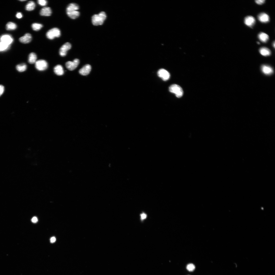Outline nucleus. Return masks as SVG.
Wrapping results in <instances>:
<instances>
[{"label": "nucleus", "instance_id": "obj_1", "mask_svg": "<svg viewBox=\"0 0 275 275\" xmlns=\"http://www.w3.org/2000/svg\"><path fill=\"white\" fill-rule=\"evenodd\" d=\"M79 9V6L75 3L69 4L66 8V13L68 16L73 19H75L79 17V12L77 10Z\"/></svg>", "mask_w": 275, "mask_h": 275}, {"label": "nucleus", "instance_id": "obj_2", "mask_svg": "<svg viewBox=\"0 0 275 275\" xmlns=\"http://www.w3.org/2000/svg\"><path fill=\"white\" fill-rule=\"evenodd\" d=\"M106 17L105 13L102 12L98 14H95L93 16L92 18V22L94 26L102 25L106 19Z\"/></svg>", "mask_w": 275, "mask_h": 275}, {"label": "nucleus", "instance_id": "obj_3", "mask_svg": "<svg viewBox=\"0 0 275 275\" xmlns=\"http://www.w3.org/2000/svg\"><path fill=\"white\" fill-rule=\"evenodd\" d=\"M169 90L170 92L175 94L176 96L178 98L182 97L183 95V92L182 89L179 86L176 84L171 85L169 87Z\"/></svg>", "mask_w": 275, "mask_h": 275}, {"label": "nucleus", "instance_id": "obj_4", "mask_svg": "<svg viewBox=\"0 0 275 275\" xmlns=\"http://www.w3.org/2000/svg\"><path fill=\"white\" fill-rule=\"evenodd\" d=\"M61 35V31L59 29L55 28L48 31L46 34V36L48 39L53 40L55 38L60 37Z\"/></svg>", "mask_w": 275, "mask_h": 275}, {"label": "nucleus", "instance_id": "obj_5", "mask_svg": "<svg viewBox=\"0 0 275 275\" xmlns=\"http://www.w3.org/2000/svg\"><path fill=\"white\" fill-rule=\"evenodd\" d=\"M35 63L36 68L39 71H44L47 68L48 63L47 62L44 60H38L36 61Z\"/></svg>", "mask_w": 275, "mask_h": 275}, {"label": "nucleus", "instance_id": "obj_6", "mask_svg": "<svg viewBox=\"0 0 275 275\" xmlns=\"http://www.w3.org/2000/svg\"><path fill=\"white\" fill-rule=\"evenodd\" d=\"M71 47V44L69 42H67L63 45L60 48L59 51L60 55L62 57L65 56L67 53V52L70 50Z\"/></svg>", "mask_w": 275, "mask_h": 275}, {"label": "nucleus", "instance_id": "obj_7", "mask_svg": "<svg viewBox=\"0 0 275 275\" xmlns=\"http://www.w3.org/2000/svg\"><path fill=\"white\" fill-rule=\"evenodd\" d=\"M79 63V61L77 59H75L73 61H68L66 64V66L67 69L70 71H73L78 66Z\"/></svg>", "mask_w": 275, "mask_h": 275}, {"label": "nucleus", "instance_id": "obj_8", "mask_svg": "<svg viewBox=\"0 0 275 275\" xmlns=\"http://www.w3.org/2000/svg\"><path fill=\"white\" fill-rule=\"evenodd\" d=\"M157 74L158 76L164 81H166L168 80L170 76L169 73L164 69L159 70L157 72Z\"/></svg>", "mask_w": 275, "mask_h": 275}, {"label": "nucleus", "instance_id": "obj_9", "mask_svg": "<svg viewBox=\"0 0 275 275\" xmlns=\"http://www.w3.org/2000/svg\"><path fill=\"white\" fill-rule=\"evenodd\" d=\"M13 41V38L10 35H4L0 37V42L8 45H10Z\"/></svg>", "mask_w": 275, "mask_h": 275}, {"label": "nucleus", "instance_id": "obj_10", "mask_svg": "<svg viewBox=\"0 0 275 275\" xmlns=\"http://www.w3.org/2000/svg\"><path fill=\"white\" fill-rule=\"evenodd\" d=\"M91 70V66L87 64L84 66L82 68L80 69L79 73L81 75L85 76L88 75Z\"/></svg>", "mask_w": 275, "mask_h": 275}, {"label": "nucleus", "instance_id": "obj_11", "mask_svg": "<svg viewBox=\"0 0 275 275\" xmlns=\"http://www.w3.org/2000/svg\"><path fill=\"white\" fill-rule=\"evenodd\" d=\"M32 38V36L31 34L27 33L24 36L21 37L19 39V41L22 43L27 44L31 42Z\"/></svg>", "mask_w": 275, "mask_h": 275}, {"label": "nucleus", "instance_id": "obj_12", "mask_svg": "<svg viewBox=\"0 0 275 275\" xmlns=\"http://www.w3.org/2000/svg\"><path fill=\"white\" fill-rule=\"evenodd\" d=\"M255 22V19L251 16H247L245 19L244 23L245 24L250 27H252L254 24Z\"/></svg>", "mask_w": 275, "mask_h": 275}, {"label": "nucleus", "instance_id": "obj_13", "mask_svg": "<svg viewBox=\"0 0 275 275\" xmlns=\"http://www.w3.org/2000/svg\"><path fill=\"white\" fill-rule=\"evenodd\" d=\"M52 13L51 9L50 8L45 7L41 9L40 13V15L42 16L48 17L51 15Z\"/></svg>", "mask_w": 275, "mask_h": 275}, {"label": "nucleus", "instance_id": "obj_14", "mask_svg": "<svg viewBox=\"0 0 275 275\" xmlns=\"http://www.w3.org/2000/svg\"><path fill=\"white\" fill-rule=\"evenodd\" d=\"M258 20L262 23H266L269 22V18L268 15L265 13L260 14L258 17Z\"/></svg>", "mask_w": 275, "mask_h": 275}, {"label": "nucleus", "instance_id": "obj_15", "mask_svg": "<svg viewBox=\"0 0 275 275\" xmlns=\"http://www.w3.org/2000/svg\"><path fill=\"white\" fill-rule=\"evenodd\" d=\"M261 69L262 72L267 75H270L273 72V69L271 67L265 65L262 66Z\"/></svg>", "mask_w": 275, "mask_h": 275}, {"label": "nucleus", "instance_id": "obj_16", "mask_svg": "<svg viewBox=\"0 0 275 275\" xmlns=\"http://www.w3.org/2000/svg\"><path fill=\"white\" fill-rule=\"evenodd\" d=\"M54 71L55 74L58 75H62L64 73L63 67L60 65H58L54 67Z\"/></svg>", "mask_w": 275, "mask_h": 275}, {"label": "nucleus", "instance_id": "obj_17", "mask_svg": "<svg viewBox=\"0 0 275 275\" xmlns=\"http://www.w3.org/2000/svg\"><path fill=\"white\" fill-rule=\"evenodd\" d=\"M259 51L261 55L265 56H269L271 54L270 51L269 49L265 47L261 48Z\"/></svg>", "mask_w": 275, "mask_h": 275}, {"label": "nucleus", "instance_id": "obj_18", "mask_svg": "<svg viewBox=\"0 0 275 275\" xmlns=\"http://www.w3.org/2000/svg\"><path fill=\"white\" fill-rule=\"evenodd\" d=\"M259 39L262 42H266L268 40L269 37L268 35L264 33H260L258 36Z\"/></svg>", "mask_w": 275, "mask_h": 275}, {"label": "nucleus", "instance_id": "obj_19", "mask_svg": "<svg viewBox=\"0 0 275 275\" xmlns=\"http://www.w3.org/2000/svg\"><path fill=\"white\" fill-rule=\"evenodd\" d=\"M36 6V4L33 1H30L26 5L25 9L27 11H31L34 10Z\"/></svg>", "mask_w": 275, "mask_h": 275}, {"label": "nucleus", "instance_id": "obj_20", "mask_svg": "<svg viewBox=\"0 0 275 275\" xmlns=\"http://www.w3.org/2000/svg\"><path fill=\"white\" fill-rule=\"evenodd\" d=\"M37 58L36 54L34 53H32L30 54L29 56L28 62L30 64H33L35 63Z\"/></svg>", "mask_w": 275, "mask_h": 275}, {"label": "nucleus", "instance_id": "obj_21", "mask_svg": "<svg viewBox=\"0 0 275 275\" xmlns=\"http://www.w3.org/2000/svg\"><path fill=\"white\" fill-rule=\"evenodd\" d=\"M17 27L16 24L12 22H9L7 24L6 29L8 30H15Z\"/></svg>", "mask_w": 275, "mask_h": 275}, {"label": "nucleus", "instance_id": "obj_22", "mask_svg": "<svg viewBox=\"0 0 275 275\" xmlns=\"http://www.w3.org/2000/svg\"><path fill=\"white\" fill-rule=\"evenodd\" d=\"M10 45L0 42V52L6 51L9 49Z\"/></svg>", "mask_w": 275, "mask_h": 275}, {"label": "nucleus", "instance_id": "obj_23", "mask_svg": "<svg viewBox=\"0 0 275 275\" xmlns=\"http://www.w3.org/2000/svg\"><path fill=\"white\" fill-rule=\"evenodd\" d=\"M16 68L19 71L23 72L26 70L27 68V66L25 64L22 63L17 65L16 67Z\"/></svg>", "mask_w": 275, "mask_h": 275}, {"label": "nucleus", "instance_id": "obj_24", "mask_svg": "<svg viewBox=\"0 0 275 275\" xmlns=\"http://www.w3.org/2000/svg\"><path fill=\"white\" fill-rule=\"evenodd\" d=\"M33 29L35 31H38L40 30L43 27V25L40 24L34 23L31 26Z\"/></svg>", "mask_w": 275, "mask_h": 275}, {"label": "nucleus", "instance_id": "obj_25", "mask_svg": "<svg viewBox=\"0 0 275 275\" xmlns=\"http://www.w3.org/2000/svg\"><path fill=\"white\" fill-rule=\"evenodd\" d=\"M195 266L193 264H188L187 266V269L190 271H193L195 270Z\"/></svg>", "mask_w": 275, "mask_h": 275}, {"label": "nucleus", "instance_id": "obj_26", "mask_svg": "<svg viewBox=\"0 0 275 275\" xmlns=\"http://www.w3.org/2000/svg\"><path fill=\"white\" fill-rule=\"evenodd\" d=\"M37 2L38 4L42 6H45L47 4V2L46 0H38Z\"/></svg>", "mask_w": 275, "mask_h": 275}, {"label": "nucleus", "instance_id": "obj_27", "mask_svg": "<svg viewBox=\"0 0 275 275\" xmlns=\"http://www.w3.org/2000/svg\"><path fill=\"white\" fill-rule=\"evenodd\" d=\"M140 219L141 221H143L147 217V215L144 213H143L140 215Z\"/></svg>", "mask_w": 275, "mask_h": 275}, {"label": "nucleus", "instance_id": "obj_28", "mask_svg": "<svg viewBox=\"0 0 275 275\" xmlns=\"http://www.w3.org/2000/svg\"><path fill=\"white\" fill-rule=\"evenodd\" d=\"M5 90L4 86L2 85H0V96L4 93Z\"/></svg>", "mask_w": 275, "mask_h": 275}, {"label": "nucleus", "instance_id": "obj_29", "mask_svg": "<svg viewBox=\"0 0 275 275\" xmlns=\"http://www.w3.org/2000/svg\"><path fill=\"white\" fill-rule=\"evenodd\" d=\"M265 1L264 0H258L255 1V2L257 4L261 5L264 4Z\"/></svg>", "mask_w": 275, "mask_h": 275}, {"label": "nucleus", "instance_id": "obj_30", "mask_svg": "<svg viewBox=\"0 0 275 275\" xmlns=\"http://www.w3.org/2000/svg\"><path fill=\"white\" fill-rule=\"evenodd\" d=\"M16 16L17 18L19 19H21L23 17L22 15V13L20 12L18 13L17 14Z\"/></svg>", "mask_w": 275, "mask_h": 275}, {"label": "nucleus", "instance_id": "obj_31", "mask_svg": "<svg viewBox=\"0 0 275 275\" xmlns=\"http://www.w3.org/2000/svg\"><path fill=\"white\" fill-rule=\"evenodd\" d=\"M31 221L33 222L36 223L38 222V219L36 217H34L31 219Z\"/></svg>", "mask_w": 275, "mask_h": 275}, {"label": "nucleus", "instance_id": "obj_32", "mask_svg": "<svg viewBox=\"0 0 275 275\" xmlns=\"http://www.w3.org/2000/svg\"><path fill=\"white\" fill-rule=\"evenodd\" d=\"M50 240L51 242V243H54L55 242L56 240V238L55 237H52L51 238Z\"/></svg>", "mask_w": 275, "mask_h": 275}, {"label": "nucleus", "instance_id": "obj_33", "mask_svg": "<svg viewBox=\"0 0 275 275\" xmlns=\"http://www.w3.org/2000/svg\"><path fill=\"white\" fill-rule=\"evenodd\" d=\"M273 47L274 48L275 47V45L274 42L273 43Z\"/></svg>", "mask_w": 275, "mask_h": 275}, {"label": "nucleus", "instance_id": "obj_34", "mask_svg": "<svg viewBox=\"0 0 275 275\" xmlns=\"http://www.w3.org/2000/svg\"><path fill=\"white\" fill-rule=\"evenodd\" d=\"M25 1H25H21V2H24V1Z\"/></svg>", "mask_w": 275, "mask_h": 275}, {"label": "nucleus", "instance_id": "obj_35", "mask_svg": "<svg viewBox=\"0 0 275 275\" xmlns=\"http://www.w3.org/2000/svg\"><path fill=\"white\" fill-rule=\"evenodd\" d=\"M257 43L258 44H260V43L259 42H257Z\"/></svg>", "mask_w": 275, "mask_h": 275}]
</instances>
